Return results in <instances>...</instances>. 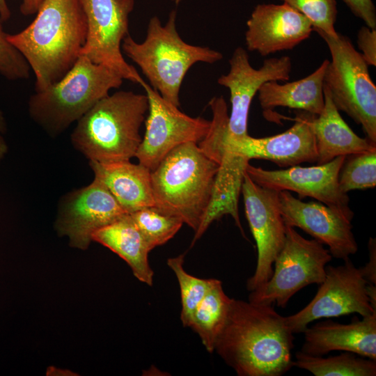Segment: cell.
I'll list each match as a JSON object with an SVG mask.
<instances>
[{"instance_id": "1", "label": "cell", "mask_w": 376, "mask_h": 376, "mask_svg": "<svg viewBox=\"0 0 376 376\" xmlns=\"http://www.w3.org/2000/svg\"><path fill=\"white\" fill-rule=\"evenodd\" d=\"M294 334L272 305L232 299L214 352L239 376H281L293 367Z\"/></svg>"}, {"instance_id": "2", "label": "cell", "mask_w": 376, "mask_h": 376, "mask_svg": "<svg viewBox=\"0 0 376 376\" xmlns=\"http://www.w3.org/2000/svg\"><path fill=\"white\" fill-rule=\"evenodd\" d=\"M34 20L8 34L35 75V92L60 81L72 68L85 44L86 17L80 0H43Z\"/></svg>"}, {"instance_id": "3", "label": "cell", "mask_w": 376, "mask_h": 376, "mask_svg": "<svg viewBox=\"0 0 376 376\" xmlns=\"http://www.w3.org/2000/svg\"><path fill=\"white\" fill-rule=\"evenodd\" d=\"M148 110L146 95L126 91L109 94L76 122L72 144L89 161L130 160L141 143L140 129Z\"/></svg>"}, {"instance_id": "4", "label": "cell", "mask_w": 376, "mask_h": 376, "mask_svg": "<svg viewBox=\"0 0 376 376\" xmlns=\"http://www.w3.org/2000/svg\"><path fill=\"white\" fill-rule=\"evenodd\" d=\"M176 16V11L172 10L165 24L157 16L151 17L146 39L136 42L128 35L121 49L139 65L151 87L164 100L178 107L180 87L190 68L198 62L214 63L223 58V54L185 42L177 31Z\"/></svg>"}, {"instance_id": "5", "label": "cell", "mask_w": 376, "mask_h": 376, "mask_svg": "<svg viewBox=\"0 0 376 376\" xmlns=\"http://www.w3.org/2000/svg\"><path fill=\"white\" fill-rule=\"evenodd\" d=\"M219 166L196 143L178 146L151 171L155 207L180 218L195 233L207 207Z\"/></svg>"}, {"instance_id": "6", "label": "cell", "mask_w": 376, "mask_h": 376, "mask_svg": "<svg viewBox=\"0 0 376 376\" xmlns=\"http://www.w3.org/2000/svg\"><path fill=\"white\" fill-rule=\"evenodd\" d=\"M123 81L116 71L80 56L60 81L31 95L30 117L51 136H56Z\"/></svg>"}, {"instance_id": "7", "label": "cell", "mask_w": 376, "mask_h": 376, "mask_svg": "<svg viewBox=\"0 0 376 376\" xmlns=\"http://www.w3.org/2000/svg\"><path fill=\"white\" fill-rule=\"evenodd\" d=\"M326 42L331 60L327 67L324 84L337 109L345 113L376 143V86L368 65L351 40L339 33L330 36L313 30Z\"/></svg>"}, {"instance_id": "8", "label": "cell", "mask_w": 376, "mask_h": 376, "mask_svg": "<svg viewBox=\"0 0 376 376\" xmlns=\"http://www.w3.org/2000/svg\"><path fill=\"white\" fill-rule=\"evenodd\" d=\"M332 256L319 241L308 240L285 225V238L277 254L270 279L250 292L251 302L285 308L292 296L311 284L320 285L324 279L327 265Z\"/></svg>"}, {"instance_id": "9", "label": "cell", "mask_w": 376, "mask_h": 376, "mask_svg": "<svg viewBox=\"0 0 376 376\" xmlns=\"http://www.w3.org/2000/svg\"><path fill=\"white\" fill-rule=\"evenodd\" d=\"M87 22V34L80 56L107 66L123 79L141 86L144 82L124 58L121 45L129 35V16L134 0H80Z\"/></svg>"}, {"instance_id": "10", "label": "cell", "mask_w": 376, "mask_h": 376, "mask_svg": "<svg viewBox=\"0 0 376 376\" xmlns=\"http://www.w3.org/2000/svg\"><path fill=\"white\" fill-rule=\"evenodd\" d=\"M368 283L361 268L348 258L338 266L326 267L324 281L312 300L297 313L285 316L293 334L303 333L308 324L321 318L358 313L366 317L376 312L368 294Z\"/></svg>"}, {"instance_id": "11", "label": "cell", "mask_w": 376, "mask_h": 376, "mask_svg": "<svg viewBox=\"0 0 376 376\" xmlns=\"http://www.w3.org/2000/svg\"><path fill=\"white\" fill-rule=\"evenodd\" d=\"M141 86L148 97V115L135 157L139 163L152 171L178 146L200 142L208 132L210 120L184 113L145 81Z\"/></svg>"}, {"instance_id": "12", "label": "cell", "mask_w": 376, "mask_h": 376, "mask_svg": "<svg viewBox=\"0 0 376 376\" xmlns=\"http://www.w3.org/2000/svg\"><path fill=\"white\" fill-rule=\"evenodd\" d=\"M246 219L257 247L253 274L246 282L252 292L272 276L274 260L285 238V224L279 207V191L263 187L246 173L241 191Z\"/></svg>"}, {"instance_id": "13", "label": "cell", "mask_w": 376, "mask_h": 376, "mask_svg": "<svg viewBox=\"0 0 376 376\" xmlns=\"http://www.w3.org/2000/svg\"><path fill=\"white\" fill-rule=\"evenodd\" d=\"M346 156L317 166L299 165L283 170H267L249 163L246 173L258 185L276 191H294L299 199L311 197L352 220L354 212L349 206L347 194L342 192L338 174Z\"/></svg>"}, {"instance_id": "14", "label": "cell", "mask_w": 376, "mask_h": 376, "mask_svg": "<svg viewBox=\"0 0 376 376\" xmlns=\"http://www.w3.org/2000/svg\"><path fill=\"white\" fill-rule=\"evenodd\" d=\"M55 228L71 246L86 250L97 230L127 212L98 180L65 194L58 205Z\"/></svg>"}, {"instance_id": "15", "label": "cell", "mask_w": 376, "mask_h": 376, "mask_svg": "<svg viewBox=\"0 0 376 376\" xmlns=\"http://www.w3.org/2000/svg\"><path fill=\"white\" fill-rule=\"evenodd\" d=\"M230 70L217 83L230 91L228 136L240 140L247 136V121L251 104L262 85L267 81H287L290 77L292 60L288 56L267 58L258 69L253 68L246 51L237 47L229 59Z\"/></svg>"}, {"instance_id": "16", "label": "cell", "mask_w": 376, "mask_h": 376, "mask_svg": "<svg viewBox=\"0 0 376 376\" xmlns=\"http://www.w3.org/2000/svg\"><path fill=\"white\" fill-rule=\"evenodd\" d=\"M279 207L285 225L297 227L328 246L332 257L345 260L358 251L352 221L320 202H304L290 191H279Z\"/></svg>"}, {"instance_id": "17", "label": "cell", "mask_w": 376, "mask_h": 376, "mask_svg": "<svg viewBox=\"0 0 376 376\" xmlns=\"http://www.w3.org/2000/svg\"><path fill=\"white\" fill-rule=\"evenodd\" d=\"M315 115L299 111L293 125L285 132L271 136L255 138L249 135L226 141L227 152L246 158L270 161L281 167H291L318 160L312 120Z\"/></svg>"}, {"instance_id": "18", "label": "cell", "mask_w": 376, "mask_h": 376, "mask_svg": "<svg viewBox=\"0 0 376 376\" xmlns=\"http://www.w3.org/2000/svg\"><path fill=\"white\" fill-rule=\"evenodd\" d=\"M245 44L263 56L292 49L313 31L311 21L288 4L260 3L246 22Z\"/></svg>"}, {"instance_id": "19", "label": "cell", "mask_w": 376, "mask_h": 376, "mask_svg": "<svg viewBox=\"0 0 376 376\" xmlns=\"http://www.w3.org/2000/svg\"><path fill=\"white\" fill-rule=\"evenodd\" d=\"M301 352L323 356L331 351L352 352L376 360V312L349 324L330 320L307 327Z\"/></svg>"}, {"instance_id": "20", "label": "cell", "mask_w": 376, "mask_h": 376, "mask_svg": "<svg viewBox=\"0 0 376 376\" xmlns=\"http://www.w3.org/2000/svg\"><path fill=\"white\" fill-rule=\"evenodd\" d=\"M95 179L101 182L127 212L155 207L151 171L130 160L97 162L89 161Z\"/></svg>"}, {"instance_id": "21", "label": "cell", "mask_w": 376, "mask_h": 376, "mask_svg": "<svg viewBox=\"0 0 376 376\" xmlns=\"http://www.w3.org/2000/svg\"><path fill=\"white\" fill-rule=\"evenodd\" d=\"M329 60L308 76L283 84L279 81H267L262 85L258 100L263 116L274 121L273 111L276 107H288L319 115L324 105V77Z\"/></svg>"}, {"instance_id": "22", "label": "cell", "mask_w": 376, "mask_h": 376, "mask_svg": "<svg viewBox=\"0 0 376 376\" xmlns=\"http://www.w3.org/2000/svg\"><path fill=\"white\" fill-rule=\"evenodd\" d=\"M324 105L312 120L318 152L317 164L327 163L339 156L373 151L376 143L358 136L349 127L334 104L327 87H323Z\"/></svg>"}, {"instance_id": "23", "label": "cell", "mask_w": 376, "mask_h": 376, "mask_svg": "<svg viewBox=\"0 0 376 376\" xmlns=\"http://www.w3.org/2000/svg\"><path fill=\"white\" fill-rule=\"evenodd\" d=\"M249 163V160L237 153L226 152L224 154L214 178L207 207L200 226L195 232L191 246L213 221L225 215L232 217L241 233L245 237L240 222L238 202Z\"/></svg>"}, {"instance_id": "24", "label": "cell", "mask_w": 376, "mask_h": 376, "mask_svg": "<svg viewBox=\"0 0 376 376\" xmlns=\"http://www.w3.org/2000/svg\"><path fill=\"white\" fill-rule=\"evenodd\" d=\"M92 241L107 247L123 258L139 281L152 285L154 272L148 261L151 250L130 214H123L95 231Z\"/></svg>"}, {"instance_id": "25", "label": "cell", "mask_w": 376, "mask_h": 376, "mask_svg": "<svg viewBox=\"0 0 376 376\" xmlns=\"http://www.w3.org/2000/svg\"><path fill=\"white\" fill-rule=\"evenodd\" d=\"M231 299L225 293L221 281L215 279L190 320L188 327L198 335L210 353L214 352L217 339L226 323Z\"/></svg>"}, {"instance_id": "26", "label": "cell", "mask_w": 376, "mask_h": 376, "mask_svg": "<svg viewBox=\"0 0 376 376\" xmlns=\"http://www.w3.org/2000/svg\"><path fill=\"white\" fill-rule=\"evenodd\" d=\"M293 366L315 376H375L376 360L345 352L336 356H313L299 351Z\"/></svg>"}, {"instance_id": "27", "label": "cell", "mask_w": 376, "mask_h": 376, "mask_svg": "<svg viewBox=\"0 0 376 376\" xmlns=\"http://www.w3.org/2000/svg\"><path fill=\"white\" fill-rule=\"evenodd\" d=\"M128 214L151 251L172 239L184 224L180 218L155 207H144Z\"/></svg>"}, {"instance_id": "28", "label": "cell", "mask_w": 376, "mask_h": 376, "mask_svg": "<svg viewBox=\"0 0 376 376\" xmlns=\"http://www.w3.org/2000/svg\"><path fill=\"white\" fill-rule=\"evenodd\" d=\"M184 254L167 260L174 272L180 289L182 310L180 320L188 327L197 306L213 285L215 279H201L187 273L184 268Z\"/></svg>"}, {"instance_id": "29", "label": "cell", "mask_w": 376, "mask_h": 376, "mask_svg": "<svg viewBox=\"0 0 376 376\" xmlns=\"http://www.w3.org/2000/svg\"><path fill=\"white\" fill-rule=\"evenodd\" d=\"M342 192L373 189L376 186V150L345 157L338 174Z\"/></svg>"}, {"instance_id": "30", "label": "cell", "mask_w": 376, "mask_h": 376, "mask_svg": "<svg viewBox=\"0 0 376 376\" xmlns=\"http://www.w3.org/2000/svg\"><path fill=\"white\" fill-rule=\"evenodd\" d=\"M293 8L312 23L313 30L336 37L338 32L335 29L337 17V4L336 0H281Z\"/></svg>"}, {"instance_id": "31", "label": "cell", "mask_w": 376, "mask_h": 376, "mask_svg": "<svg viewBox=\"0 0 376 376\" xmlns=\"http://www.w3.org/2000/svg\"><path fill=\"white\" fill-rule=\"evenodd\" d=\"M7 36L0 22V75L10 81L26 79L30 67Z\"/></svg>"}, {"instance_id": "32", "label": "cell", "mask_w": 376, "mask_h": 376, "mask_svg": "<svg viewBox=\"0 0 376 376\" xmlns=\"http://www.w3.org/2000/svg\"><path fill=\"white\" fill-rule=\"evenodd\" d=\"M357 42L368 65L376 66V29L362 26L358 31Z\"/></svg>"}, {"instance_id": "33", "label": "cell", "mask_w": 376, "mask_h": 376, "mask_svg": "<svg viewBox=\"0 0 376 376\" xmlns=\"http://www.w3.org/2000/svg\"><path fill=\"white\" fill-rule=\"evenodd\" d=\"M365 25L376 29V8L373 0H342Z\"/></svg>"}, {"instance_id": "34", "label": "cell", "mask_w": 376, "mask_h": 376, "mask_svg": "<svg viewBox=\"0 0 376 376\" xmlns=\"http://www.w3.org/2000/svg\"><path fill=\"white\" fill-rule=\"evenodd\" d=\"M369 259L365 266L360 267L368 284L376 285V240L370 237L368 244Z\"/></svg>"}, {"instance_id": "35", "label": "cell", "mask_w": 376, "mask_h": 376, "mask_svg": "<svg viewBox=\"0 0 376 376\" xmlns=\"http://www.w3.org/2000/svg\"><path fill=\"white\" fill-rule=\"evenodd\" d=\"M43 0H22L20 12L23 15L29 16L37 13Z\"/></svg>"}, {"instance_id": "36", "label": "cell", "mask_w": 376, "mask_h": 376, "mask_svg": "<svg viewBox=\"0 0 376 376\" xmlns=\"http://www.w3.org/2000/svg\"><path fill=\"white\" fill-rule=\"evenodd\" d=\"M7 129L6 121L2 111L0 109V162L8 151V146L1 134L5 133Z\"/></svg>"}, {"instance_id": "37", "label": "cell", "mask_w": 376, "mask_h": 376, "mask_svg": "<svg viewBox=\"0 0 376 376\" xmlns=\"http://www.w3.org/2000/svg\"><path fill=\"white\" fill-rule=\"evenodd\" d=\"M11 15V12L6 0H0V22L8 21Z\"/></svg>"}, {"instance_id": "38", "label": "cell", "mask_w": 376, "mask_h": 376, "mask_svg": "<svg viewBox=\"0 0 376 376\" xmlns=\"http://www.w3.org/2000/svg\"><path fill=\"white\" fill-rule=\"evenodd\" d=\"M182 0H174L175 3L176 4H178L180 1H182Z\"/></svg>"}, {"instance_id": "39", "label": "cell", "mask_w": 376, "mask_h": 376, "mask_svg": "<svg viewBox=\"0 0 376 376\" xmlns=\"http://www.w3.org/2000/svg\"><path fill=\"white\" fill-rule=\"evenodd\" d=\"M170 1H174V0H170Z\"/></svg>"}]
</instances>
